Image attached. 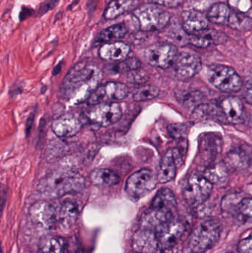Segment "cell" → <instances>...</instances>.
Returning <instances> with one entry per match:
<instances>
[{"instance_id": "cell-1", "label": "cell", "mask_w": 252, "mask_h": 253, "mask_svg": "<svg viewBox=\"0 0 252 253\" xmlns=\"http://www.w3.org/2000/svg\"><path fill=\"white\" fill-rule=\"evenodd\" d=\"M102 71L90 64L78 63L70 70L64 80L62 92L71 105L88 100L102 81Z\"/></svg>"}, {"instance_id": "cell-2", "label": "cell", "mask_w": 252, "mask_h": 253, "mask_svg": "<svg viewBox=\"0 0 252 253\" xmlns=\"http://www.w3.org/2000/svg\"><path fill=\"white\" fill-rule=\"evenodd\" d=\"M85 186L84 177L71 169H57L46 175L40 180L37 190L44 197H62L77 193Z\"/></svg>"}, {"instance_id": "cell-3", "label": "cell", "mask_w": 252, "mask_h": 253, "mask_svg": "<svg viewBox=\"0 0 252 253\" xmlns=\"http://www.w3.org/2000/svg\"><path fill=\"white\" fill-rule=\"evenodd\" d=\"M177 201L171 190L162 188L156 193L150 207L144 212L141 219V228L156 230L176 218Z\"/></svg>"}, {"instance_id": "cell-4", "label": "cell", "mask_w": 252, "mask_h": 253, "mask_svg": "<svg viewBox=\"0 0 252 253\" xmlns=\"http://www.w3.org/2000/svg\"><path fill=\"white\" fill-rule=\"evenodd\" d=\"M221 232V223L217 220H207L201 223L191 233L186 251L189 253L207 252L218 242Z\"/></svg>"}, {"instance_id": "cell-5", "label": "cell", "mask_w": 252, "mask_h": 253, "mask_svg": "<svg viewBox=\"0 0 252 253\" xmlns=\"http://www.w3.org/2000/svg\"><path fill=\"white\" fill-rule=\"evenodd\" d=\"M207 77L212 85L226 93L238 92L242 88L243 82L238 73L227 65L215 64L208 67Z\"/></svg>"}, {"instance_id": "cell-6", "label": "cell", "mask_w": 252, "mask_h": 253, "mask_svg": "<svg viewBox=\"0 0 252 253\" xmlns=\"http://www.w3.org/2000/svg\"><path fill=\"white\" fill-rule=\"evenodd\" d=\"M139 28L144 31L164 29L170 22V15L167 10L153 4H145L137 7L133 12Z\"/></svg>"}, {"instance_id": "cell-7", "label": "cell", "mask_w": 252, "mask_h": 253, "mask_svg": "<svg viewBox=\"0 0 252 253\" xmlns=\"http://www.w3.org/2000/svg\"><path fill=\"white\" fill-rule=\"evenodd\" d=\"M213 187V184L204 175L192 174L183 185V199L191 207L200 206L209 199Z\"/></svg>"}, {"instance_id": "cell-8", "label": "cell", "mask_w": 252, "mask_h": 253, "mask_svg": "<svg viewBox=\"0 0 252 253\" xmlns=\"http://www.w3.org/2000/svg\"><path fill=\"white\" fill-rule=\"evenodd\" d=\"M158 177L149 169H142L130 175L126 183L125 190L131 199L139 200L156 187Z\"/></svg>"}, {"instance_id": "cell-9", "label": "cell", "mask_w": 252, "mask_h": 253, "mask_svg": "<svg viewBox=\"0 0 252 253\" xmlns=\"http://www.w3.org/2000/svg\"><path fill=\"white\" fill-rule=\"evenodd\" d=\"M178 54L179 51L174 44L159 43L145 49L143 56L146 63L150 66L166 69L173 66Z\"/></svg>"}, {"instance_id": "cell-10", "label": "cell", "mask_w": 252, "mask_h": 253, "mask_svg": "<svg viewBox=\"0 0 252 253\" xmlns=\"http://www.w3.org/2000/svg\"><path fill=\"white\" fill-rule=\"evenodd\" d=\"M186 231V226L180 220L174 218L163 224L156 230L158 249L169 252L177 246Z\"/></svg>"}, {"instance_id": "cell-11", "label": "cell", "mask_w": 252, "mask_h": 253, "mask_svg": "<svg viewBox=\"0 0 252 253\" xmlns=\"http://www.w3.org/2000/svg\"><path fill=\"white\" fill-rule=\"evenodd\" d=\"M129 94V88L125 84L118 82H109L99 86L89 97L88 103L91 105L111 103L123 100Z\"/></svg>"}, {"instance_id": "cell-12", "label": "cell", "mask_w": 252, "mask_h": 253, "mask_svg": "<svg viewBox=\"0 0 252 253\" xmlns=\"http://www.w3.org/2000/svg\"><path fill=\"white\" fill-rule=\"evenodd\" d=\"M87 112L89 121L96 126H109L118 123L122 117L121 106L117 102L93 105Z\"/></svg>"}, {"instance_id": "cell-13", "label": "cell", "mask_w": 252, "mask_h": 253, "mask_svg": "<svg viewBox=\"0 0 252 253\" xmlns=\"http://www.w3.org/2000/svg\"><path fill=\"white\" fill-rule=\"evenodd\" d=\"M31 221L45 230H52L58 226L56 208L45 201H38L29 210Z\"/></svg>"}, {"instance_id": "cell-14", "label": "cell", "mask_w": 252, "mask_h": 253, "mask_svg": "<svg viewBox=\"0 0 252 253\" xmlns=\"http://www.w3.org/2000/svg\"><path fill=\"white\" fill-rule=\"evenodd\" d=\"M175 74L179 80H189L201 71V59L196 53L180 52L173 65Z\"/></svg>"}, {"instance_id": "cell-15", "label": "cell", "mask_w": 252, "mask_h": 253, "mask_svg": "<svg viewBox=\"0 0 252 253\" xmlns=\"http://www.w3.org/2000/svg\"><path fill=\"white\" fill-rule=\"evenodd\" d=\"M179 162H180V150L178 149L167 150L160 162L159 169L157 174L158 182L166 184L174 179Z\"/></svg>"}, {"instance_id": "cell-16", "label": "cell", "mask_w": 252, "mask_h": 253, "mask_svg": "<svg viewBox=\"0 0 252 253\" xmlns=\"http://www.w3.org/2000/svg\"><path fill=\"white\" fill-rule=\"evenodd\" d=\"M222 150V138L215 132L203 134L199 138V156L203 161L212 162Z\"/></svg>"}, {"instance_id": "cell-17", "label": "cell", "mask_w": 252, "mask_h": 253, "mask_svg": "<svg viewBox=\"0 0 252 253\" xmlns=\"http://www.w3.org/2000/svg\"><path fill=\"white\" fill-rule=\"evenodd\" d=\"M224 123L240 124L244 120V107L242 102L235 96L224 98L219 103Z\"/></svg>"}, {"instance_id": "cell-18", "label": "cell", "mask_w": 252, "mask_h": 253, "mask_svg": "<svg viewBox=\"0 0 252 253\" xmlns=\"http://www.w3.org/2000/svg\"><path fill=\"white\" fill-rule=\"evenodd\" d=\"M80 120L72 114H64L58 117L52 124V129L59 138H70L74 136L81 129Z\"/></svg>"}, {"instance_id": "cell-19", "label": "cell", "mask_w": 252, "mask_h": 253, "mask_svg": "<svg viewBox=\"0 0 252 253\" xmlns=\"http://www.w3.org/2000/svg\"><path fill=\"white\" fill-rule=\"evenodd\" d=\"M133 249L137 253H155L158 250L156 232L141 228L133 238Z\"/></svg>"}, {"instance_id": "cell-20", "label": "cell", "mask_w": 252, "mask_h": 253, "mask_svg": "<svg viewBox=\"0 0 252 253\" xmlns=\"http://www.w3.org/2000/svg\"><path fill=\"white\" fill-rule=\"evenodd\" d=\"M207 16L198 10H187L182 13V28L188 35L198 34L209 27Z\"/></svg>"}, {"instance_id": "cell-21", "label": "cell", "mask_w": 252, "mask_h": 253, "mask_svg": "<svg viewBox=\"0 0 252 253\" xmlns=\"http://www.w3.org/2000/svg\"><path fill=\"white\" fill-rule=\"evenodd\" d=\"M226 40L227 37L224 33L207 28L198 34L189 35L188 43L196 47L204 48L211 45L223 44Z\"/></svg>"}, {"instance_id": "cell-22", "label": "cell", "mask_w": 252, "mask_h": 253, "mask_svg": "<svg viewBox=\"0 0 252 253\" xmlns=\"http://www.w3.org/2000/svg\"><path fill=\"white\" fill-rule=\"evenodd\" d=\"M80 208L76 202L65 201L56 208L58 227L63 230L72 227L78 219Z\"/></svg>"}, {"instance_id": "cell-23", "label": "cell", "mask_w": 252, "mask_h": 253, "mask_svg": "<svg viewBox=\"0 0 252 253\" xmlns=\"http://www.w3.org/2000/svg\"><path fill=\"white\" fill-rule=\"evenodd\" d=\"M130 53V47L123 42L106 43L101 47L99 56L104 60L119 62L127 59Z\"/></svg>"}, {"instance_id": "cell-24", "label": "cell", "mask_w": 252, "mask_h": 253, "mask_svg": "<svg viewBox=\"0 0 252 253\" xmlns=\"http://www.w3.org/2000/svg\"><path fill=\"white\" fill-rule=\"evenodd\" d=\"M251 153L246 149L237 148L232 150L225 157L224 163L228 169L239 170L248 168L251 164Z\"/></svg>"}, {"instance_id": "cell-25", "label": "cell", "mask_w": 252, "mask_h": 253, "mask_svg": "<svg viewBox=\"0 0 252 253\" xmlns=\"http://www.w3.org/2000/svg\"><path fill=\"white\" fill-rule=\"evenodd\" d=\"M90 182L99 187H112L121 181L119 175L114 171L106 168H99L90 172Z\"/></svg>"}, {"instance_id": "cell-26", "label": "cell", "mask_w": 252, "mask_h": 253, "mask_svg": "<svg viewBox=\"0 0 252 253\" xmlns=\"http://www.w3.org/2000/svg\"><path fill=\"white\" fill-rule=\"evenodd\" d=\"M129 32V27L127 24L119 23L109 27L99 33L95 40L96 44H106L110 42H117L123 38Z\"/></svg>"}, {"instance_id": "cell-27", "label": "cell", "mask_w": 252, "mask_h": 253, "mask_svg": "<svg viewBox=\"0 0 252 253\" xmlns=\"http://www.w3.org/2000/svg\"><path fill=\"white\" fill-rule=\"evenodd\" d=\"M139 0H112L105 10L104 16L107 19H112L130 10H136Z\"/></svg>"}, {"instance_id": "cell-28", "label": "cell", "mask_w": 252, "mask_h": 253, "mask_svg": "<svg viewBox=\"0 0 252 253\" xmlns=\"http://www.w3.org/2000/svg\"><path fill=\"white\" fill-rule=\"evenodd\" d=\"M233 12L230 7L223 2L213 4L209 10L207 17L210 22L217 25H229Z\"/></svg>"}, {"instance_id": "cell-29", "label": "cell", "mask_w": 252, "mask_h": 253, "mask_svg": "<svg viewBox=\"0 0 252 253\" xmlns=\"http://www.w3.org/2000/svg\"><path fill=\"white\" fill-rule=\"evenodd\" d=\"M192 115L195 120H213L224 123L219 104H201L195 108Z\"/></svg>"}, {"instance_id": "cell-30", "label": "cell", "mask_w": 252, "mask_h": 253, "mask_svg": "<svg viewBox=\"0 0 252 253\" xmlns=\"http://www.w3.org/2000/svg\"><path fill=\"white\" fill-rule=\"evenodd\" d=\"M204 176L213 184L223 185L228 181V168L224 162L210 165L204 171Z\"/></svg>"}, {"instance_id": "cell-31", "label": "cell", "mask_w": 252, "mask_h": 253, "mask_svg": "<svg viewBox=\"0 0 252 253\" xmlns=\"http://www.w3.org/2000/svg\"><path fill=\"white\" fill-rule=\"evenodd\" d=\"M68 242L59 236L44 238L38 247V253H65Z\"/></svg>"}, {"instance_id": "cell-32", "label": "cell", "mask_w": 252, "mask_h": 253, "mask_svg": "<svg viewBox=\"0 0 252 253\" xmlns=\"http://www.w3.org/2000/svg\"><path fill=\"white\" fill-rule=\"evenodd\" d=\"M233 217L243 223L252 221V198H241L237 205Z\"/></svg>"}, {"instance_id": "cell-33", "label": "cell", "mask_w": 252, "mask_h": 253, "mask_svg": "<svg viewBox=\"0 0 252 253\" xmlns=\"http://www.w3.org/2000/svg\"><path fill=\"white\" fill-rule=\"evenodd\" d=\"M160 90L156 86L144 85L139 87L135 90L133 94V99L135 102H146L152 100L158 96Z\"/></svg>"}, {"instance_id": "cell-34", "label": "cell", "mask_w": 252, "mask_h": 253, "mask_svg": "<svg viewBox=\"0 0 252 253\" xmlns=\"http://www.w3.org/2000/svg\"><path fill=\"white\" fill-rule=\"evenodd\" d=\"M142 66V62L137 58H130L121 61L114 67V71L118 73L130 72L136 71Z\"/></svg>"}, {"instance_id": "cell-35", "label": "cell", "mask_w": 252, "mask_h": 253, "mask_svg": "<svg viewBox=\"0 0 252 253\" xmlns=\"http://www.w3.org/2000/svg\"><path fill=\"white\" fill-rule=\"evenodd\" d=\"M180 98V102L183 104L186 107H197L201 105L202 102L203 96L202 93L201 92H198V90H194V91H190L189 93H184L182 95Z\"/></svg>"}, {"instance_id": "cell-36", "label": "cell", "mask_w": 252, "mask_h": 253, "mask_svg": "<svg viewBox=\"0 0 252 253\" xmlns=\"http://www.w3.org/2000/svg\"><path fill=\"white\" fill-rule=\"evenodd\" d=\"M170 136L175 139H184L187 135L188 126L180 123H173L167 127Z\"/></svg>"}, {"instance_id": "cell-37", "label": "cell", "mask_w": 252, "mask_h": 253, "mask_svg": "<svg viewBox=\"0 0 252 253\" xmlns=\"http://www.w3.org/2000/svg\"><path fill=\"white\" fill-rule=\"evenodd\" d=\"M239 253H252V229L244 233L238 245Z\"/></svg>"}, {"instance_id": "cell-38", "label": "cell", "mask_w": 252, "mask_h": 253, "mask_svg": "<svg viewBox=\"0 0 252 253\" xmlns=\"http://www.w3.org/2000/svg\"><path fill=\"white\" fill-rule=\"evenodd\" d=\"M229 4L241 13H250L252 10V0H229Z\"/></svg>"}, {"instance_id": "cell-39", "label": "cell", "mask_w": 252, "mask_h": 253, "mask_svg": "<svg viewBox=\"0 0 252 253\" xmlns=\"http://www.w3.org/2000/svg\"><path fill=\"white\" fill-rule=\"evenodd\" d=\"M184 0H149L152 4H160L169 7H176L180 5Z\"/></svg>"}, {"instance_id": "cell-40", "label": "cell", "mask_w": 252, "mask_h": 253, "mask_svg": "<svg viewBox=\"0 0 252 253\" xmlns=\"http://www.w3.org/2000/svg\"><path fill=\"white\" fill-rule=\"evenodd\" d=\"M59 2V0H47L40 6L38 9V16H42L44 13L52 10L53 7H56V4Z\"/></svg>"}, {"instance_id": "cell-41", "label": "cell", "mask_w": 252, "mask_h": 253, "mask_svg": "<svg viewBox=\"0 0 252 253\" xmlns=\"http://www.w3.org/2000/svg\"><path fill=\"white\" fill-rule=\"evenodd\" d=\"M68 253H84L79 242L76 239H72L67 245Z\"/></svg>"}, {"instance_id": "cell-42", "label": "cell", "mask_w": 252, "mask_h": 253, "mask_svg": "<svg viewBox=\"0 0 252 253\" xmlns=\"http://www.w3.org/2000/svg\"><path fill=\"white\" fill-rule=\"evenodd\" d=\"M244 97L249 104L252 105V80H249L245 86Z\"/></svg>"}, {"instance_id": "cell-43", "label": "cell", "mask_w": 252, "mask_h": 253, "mask_svg": "<svg viewBox=\"0 0 252 253\" xmlns=\"http://www.w3.org/2000/svg\"><path fill=\"white\" fill-rule=\"evenodd\" d=\"M34 13V10L29 7H24L20 13L21 20H25L27 18L30 17Z\"/></svg>"}, {"instance_id": "cell-44", "label": "cell", "mask_w": 252, "mask_h": 253, "mask_svg": "<svg viewBox=\"0 0 252 253\" xmlns=\"http://www.w3.org/2000/svg\"></svg>"}]
</instances>
